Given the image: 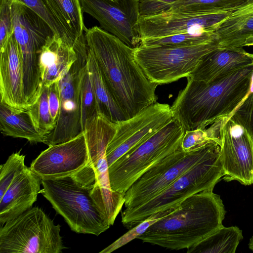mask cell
Masks as SVG:
<instances>
[{
	"label": "cell",
	"mask_w": 253,
	"mask_h": 253,
	"mask_svg": "<svg viewBox=\"0 0 253 253\" xmlns=\"http://www.w3.org/2000/svg\"><path fill=\"white\" fill-rule=\"evenodd\" d=\"M84 35L105 85L126 120L157 102L158 85L144 75L134 58V48L96 26L87 29Z\"/></svg>",
	"instance_id": "cell-1"
},
{
	"label": "cell",
	"mask_w": 253,
	"mask_h": 253,
	"mask_svg": "<svg viewBox=\"0 0 253 253\" xmlns=\"http://www.w3.org/2000/svg\"><path fill=\"white\" fill-rule=\"evenodd\" d=\"M253 74L251 65L209 82L187 77L186 86L171 107L173 118L185 131L229 118L249 93Z\"/></svg>",
	"instance_id": "cell-2"
},
{
	"label": "cell",
	"mask_w": 253,
	"mask_h": 253,
	"mask_svg": "<svg viewBox=\"0 0 253 253\" xmlns=\"http://www.w3.org/2000/svg\"><path fill=\"white\" fill-rule=\"evenodd\" d=\"M220 196L205 190L186 198L137 239L170 250L189 249L223 226Z\"/></svg>",
	"instance_id": "cell-3"
},
{
	"label": "cell",
	"mask_w": 253,
	"mask_h": 253,
	"mask_svg": "<svg viewBox=\"0 0 253 253\" xmlns=\"http://www.w3.org/2000/svg\"><path fill=\"white\" fill-rule=\"evenodd\" d=\"M95 182V171L87 164L74 174L42 179L41 193L72 231L98 236L111 224L91 196Z\"/></svg>",
	"instance_id": "cell-4"
},
{
	"label": "cell",
	"mask_w": 253,
	"mask_h": 253,
	"mask_svg": "<svg viewBox=\"0 0 253 253\" xmlns=\"http://www.w3.org/2000/svg\"><path fill=\"white\" fill-rule=\"evenodd\" d=\"M224 176L220 147L199 161L169 186L146 203L122 212V222L126 228L137 225L151 215L173 209L190 196L212 190Z\"/></svg>",
	"instance_id": "cell-5"
},
{
	"label": "cell",
	"mask_w": 253,
	"mask_h": 253,
	"mask_svg": "<svg viewBox=\"0 0 253 253\" xmlns=\"http://www.w3.org/2000/svg\"><path fill=\"white\" fill-rule=\"evenodd\" d=\"M185 130L173 119L109 167L111 189L125 196L130 186L159 161L181 146Z\"/></svg>",
	"instance_id": "cell-6"
},
{
	"label": "cell",
	"mask_w": 253,
	"mask_h": 253,
	"mask_svg": "<svg viewBox=\"0 0 253 253\" xmlns=\"http://www.w3.org/2000/svg\"><path fill=\"white\" fill-rule=\"evenodd\" d=\"M65 248L60 225L38 207L0 228V253H61Z\"/></svg>",
	"instance_id": "cell-7"
},
{
	"label": "cell",
	"mask_w": 253,
	"mask_h": 253,
	"mask_svg": "<svg viewBox=\"0 0 253 253\" xmlns=\"http://www.w3.org/2000/svg\"><path fill=\"white\" fill-rule=\"evenodd\" d=\"M219 48L217 39L184 47L140 45L133 55L147 79L159 85L188 77L205 55Z\"/></svg>",
	"instance_id": "cell-8"
},
{
	"label": "cell",
	"mask_w": 253,
	"mask_h": 253,
	"mask_svg": "<svg viewBox=\"0 0 253 253\" xmlns=\"http://www.w3.org/2000/svg\"><path fill=\"white\" fill-rule=\"evenodd\" d=\"M12 0L13 35L21 52L24 91L26 102L30 106L37 100L42 88L39 64L40 52L47 39L54 33L32 9Z\"/></svg>",
	"instance_id": "cell-9"
},
{
	"label": "cell",
	"mask_w": 253,
	"mask_h": 253,
	"mask_svg": "<svg viewBox=\"0 0 253 253\" xmlns=\"http://www.w3.org/2000/svg\"><path fill=\"white\" fill-rule=\"evenodd\" d=\"M220 147L216 141H210L189 152L180 146L139 177L125 194V209L140 206L169 186L179 176L202 159Z\"/></svg>",
	"instance_id": "cell-10"
},
{
	"label": "cell",
	"mask_w": 253,
	"mask_h": 253,
	"mask_svg": "<svg viewBox=\"0 0 253 253\" xmlns=\"http://www.w3.org/2000/svg\"><path fill=\"white\" fill-rule=\"evenodd\" d=\"M116 129L117 124L96 114L86 121L84 130L88 151L87 163L92 167L96 175L91 196L107 213L111 225H113L125 203L124 196L111 189L106 155L107 147Z\"/></svg>",
	"instance_id": "cell-11"
},
{
	"label": "cell",
	"mask_w": 253,
	"mask_h": 253,
	"mask_svg": "<svg viewBox=\"0 0 253 253\" xmlns=\"http://www.w3.org/2000/svg\"><path fill=\"white\" fill-rule=\"evenodd\" d=\"M173 118L169 104L156 102L134 117L117 123L116 132L106 149L109 167L148 139Z\"/></svg>",
	"instance_id": "cell-12"
},
{
	"label": "cell",
	"mask_w": 253,
	"mask_h": 253,
	"mask_svg": "<svg viewBox=\"0 0 253 253\" xmlns=\"http://www.w3.org/2000/svg\"><path fill=\"white\" fill-rule=\"evenodd\" d=\"M77 60L59 81L61 104L54 129L44 139L48 146L69 141L83 131L80 92L81 72L87 64L88 47L78 51Z\"/></svg>",
	"instance_id": "cell-13"
},
{
	"label": "cell",
	"mask_w": 253,
	"mask_h": 253,
	"mask_svg": "<svg viewBox=\"0 0 253 253\" xmlns=\"http://www.w3.org/2000/svg\"><path fill=\"white\" fill-rule=\"evenodd\" d=\"M82 10L131 48L141 44L138 0H80Z\"/></svg>",
	"instance_id": "cell-14"
},
{
	"label": "cell",
	"mask_w": 253,
	"mask_h": 253,
	"mask_svg": "<svg viewBox=\"0 0 253 253\" xmlns=\"http://www.w3.org/2000/svg\"><path fill=\"white\" fill-rule=\"evenodd\" d=\"M220 157L227 181L253 183V139L240 125L228 119L219 133Z\"/></svg>",
	"instance_id": "cell-15"
},
{
	"label": "cell",
	"mask_w": 253,
	"mask_h": 253,
	"mask_svg": "<svg viewBox=\"0 0 253 253\" xmlns=\"http://www.w3.org/2000/svg\"><path fill=\"white\" fill-rule=\"evenodd\" d=\"M235 8L193 13L167 12L140 17L139 31L141 41L196 30L215 32Z\"/></svg>",
	"instance_id": "cell-16"
},
{
	"label": "cell",
	"mask_w": 253,
	"mask_h": 253,
	"mask_svg": "<svg viewBox=\"0 0 253 253\" xmlns=\"http://www.w3.org/2000/svg\"><path fill=\"white\" fill-rule=\"evenodd\" d=\"M88 159L84 131L69 141L49 146L30 168L42 179H55L75 174L87 165Z\"/></svg>",
	"instance_id": "cell-17"
},
{
	"label": "cell",
	"mask_w": 253,
	"mask_h": 253,
	"mask_svg": "<svg viewBox=\"0 0 253 253\" xmlns=\"http://www.w3.org/2000/svg\"><path fill=\"white\" fill-rule=\"evenodd\" d=\"M0 102L18 109H28L24 91L22 55L13 34L0 48Z\"/></svg>",
	"instance_id": "cell-18"
},
{
	"label": "cell",
	"mask_w": 253,
	"mask_h": 253,
	"mask_svg": "<svg viewBox=\"0 0 253 253\" xmlns=\"http://www.w3.org/2000/svg\"><path fill=\"white\" fill-rule=\"evenodd\" d=\"M42 179L26 167L0 199V227L32 208L41 192Z\"/></svg>",
	"instance_id": "cell-19"
},
{
	"label": "cell",
	"mask_w": 253,
	"mask_h": 253,
	"mask_svg": "<svg viewBox=\"0 0 253 253\" xmlns=\"http://www.w3.org/2000/svg\"><path fill=\"white\" fill-rule=\"evenodd\" d=\"M76 44L60 36L49 37L42 48L39 56V69L42 86H49L59 81L77 60L78 51L85 44L75 48Z\"/></svg>",
	"instance_id": "cell-20"
},
{
	"label": "cell",
	"mask_w": 253,
	"mask_h": 253,
	"mask_svg": "<svg viewBox=\"0 0 253 253\" xmlns=\"http://www.w3.org/2000/svg\"><path fill=\"white\" fill-rule=\"evenodd\" d=\"M251 65H253V54L246 51L243 47L219 48L205 55L188 77L209 82Z\"/></svg>",
	"instance_id": "cell-21"
},
{
	"label": "cell",
	"mask_w": 253,
	"mask_h": 253,
	"mask_svg": "<svg viewBox=\"0 0 253 253\" xmlns=\"http://www.w3.org/2000/svg\"><path fill=\"white\" fill-rule=\"evenodd\" d=\"M215 34L221 48L253 46V0L236 7Z\"/></svg>",
	"instance_id": "cell-22"
},
{
	"label": "cell",
	"mask_w": 253,
	"mask_h": 253,
	"mask_svg": "<svg viewBox=\"0 0 253 253\" xmlns=\"http://www.w3.org/2000/svg\"><path fill=\"white\" fill-rule=\"evenodd\" d=\"M0 126L5 136L21 138L31 143L43 142L45 137L36 128L28 109H18L0 102Z\"/></svg>",
	"instance_id": "cell-23"
},
{
	"label": "cell",
	"mask_w": 253,
	"mask_h": 253,
	"mask_svg": "<svg viewBox=\"0 0 253 253\" xmlns=\"http://www.w3.org/2000/svg\"><path fill=\"white\" fill-rule=\"evenodd\" d=\"M87 66L94 86L97 114L115 124L126 120L124 114L111 95L96 60L88 49Z\"/></svg>",
	"instance_id": "cell-24"
},
{
	"label": "cell",
	"mask_w": 253,
	"mask_h": 253,
	"mask_svg": "<svg viewBox=\"0 0 253 253\" xmlns=\"http://www.w3.org/2000/svg\"><path fill=\"white\" fill-rule=\"evenodd\" d=\"M243 238L242 231L238 227L223 226L188 249L187 252L235 253Z\"/></svg>",
	"instance_id": "cell-25"
},
{
	"label": "cell",
	"mask_w": 253,
	"mask_h": 253,
	"mask_svg": "<svg viewBox=\"0 0 253 253\" xmlns=\"http://www.w3.org/2000/svg\"><path fill=\"white\" fill-rule=\"evenodd\" d=\"M46 0L55 17L75 40L84 36L87 28L80 0Z\"/></svg>",
	"instance_id": "cell-26"
},
{
	"label": "cell",
	"mask_w": 253,
	"mask_h": 253,
	"mask_svg": "<svg viewBox=\"0 0 253 253\" xmlns=\"http://www.w3.org/2000/svg\"><path fill=\"white\" fill-rule=\"evenodd\" d=\"M216 39H217L215 32L196 30L163 37L143 39L141 41L140 45L184 47L199 44Z\"/></svg>",
	"instance_id": "cell-27"
},
{
	"label": "cell",
	"mask_w": 253,
	"mask_h": 253,
	"mask_svg": "<svg viewBox=\"0 0 253 253\" xmlns=\"http://www.w3.org/2000/svg\"><path fill=\"white\" fill-rule=\"evenodd\" d=\"M247 0H177L167 12L193 13L234 8L243 4Z\"/></svg>",
	"instance_id": "cell-28"
},
{
	"label": "cell",
	"mask_w": 253,
	"mask_h": 253,
	"mask_svg": "<svg viewBox=\"0 0 253 253\" xmlns=\"http://www.w3.org/2000/svg\"><path fill=\"white\" fill-rule=\"evenodd\" d=\"M80 92L81 122L84 131L86 121L97 114L96 98L87 62L81 72Z\"/></svg>",
	"instance_id": "cell-29"
},
{
	"label": "cell",
	"mask_w": 253,
	"mask_h": 253,
	"mask_svg": "<svg viewBox=\"0 0 253 253\" xmlns=\"http://www.w3.org/2000/svg\"><path fill=\"white\" fill-rule=\"evenodd\" d=\"M28 109L37 130L45 137L56 126L50 114L48 86H42L39 97Z\"/></svg>",
	"instance_id": "cell-30"
},
{
	"label": "cell",
	"mask_w": 253,
	"mask_h": 253,
	"mask_svg": "<svg viewBox=\"0 0 253 253\" xmlns=\"http://www.w3.org/2000/svg\"><path fill=\"white\" fill-rule=\"evenodd\" d=\"M26 5L41 17L50 27L55 35L61 37L68 42L75 44L79 39L75 40L65 29L55 17L46 0H13Z\"/></svg>",
	"instance_id": "cell-31"
},
{
	"label": "cell",
	"mask_w": 253,
	"mask_h": 253,
	"mask_svg": "<svg viewBox=\"0 0 253 253\" xmlns=\"http://www.w3.org/2000/svg\"><path fill=\"white\" fill-rule=\"evenodd\" d=\"M174 209V208H173ZM173 209L153 214L132 227L111 245L101 251L100 253H110L124 246L132 240L137 239L155 222L170 213Z\"/></svg>",
	"instance_id": "cell-32"
},
{
	"label": "cell",
	"mask_w": 253,
	"mask_h": 253,
	"mask_svg": "<svg viewBox=\"0 0 253 253\" xmlns=\"http://www.w3.org/2000/svg\"><path fill=\"white\" fill-rule=\"evenodd\" d=\"M20 152L21 150L12 153L0 166V199L14 178L27 167L24 162L25 156Z\"/></svg>",
	"instance_id": "cell-33"
},
{
	"label": "cell",
	"mask_w": 253,
	"mask_h": 253,
	"mask_svg": "<svg viewBox=\"0 0 253 253\" xmlns=\"http://www.w3.org/2000/svg\"><path fill=\"white\" fill-rule=\"evenodd\" d=\"M229 119L242 126L253 139V92L248 93Z\"/></svg>",
	"instance_id": "cell-34"
},
{
	"label": "cell",
	"mask_w": 253,
	"mask_h": 253,
	"mask_svg": "<svg viewBox=\"0 0 253 253\" xmlns=\"http://www.w3.org/2000/svg\"><path fill=\"white\" fill-rule=\"evenodd\" d=\"M12 5V0H0V48L14 33Z\"/></svg>",
	"instance_id": "cell-35"
},
{
	"label": "cell",
	"mask_w": 253,
	"mask_h": 253,
	"mask_svg": "<svg viewBox=\"0 0 253 253\" xmlns=\"http://www.w3.org/2000/svg\"><path fill=\"white\" fill-rule=\"evenodd\" d=\"M177 0H138L140 17L167 12Z\"/></svg>",
	"instance_id": "cell-36"
},
{
	"label": "cell",
	"mask_w": 253,
	"mask_h": 253,
	"mask_svg": "<svg viewBox=\"0 0 253 253\" xmlns=\"http://www.w3.org/2000/svg\"><path fill=\"white\" fill-rule=\"evenodd\" d=\"M48 103L52 119L56 124L61 104L59 81L52 84L48 86Z\"/></svg>",
	"instance_id": "cell-37"
},
{
	"label": "cell",
	"mask_w": 253,
	"mask_h": 253,
	"mask_svg": "<svg viewBox=\"0 0 253 253\" xmlns=\"http://www.w3.org/2000/svg\"><path fill=\"white\" fill-rule=\"evenodd\" d=\"M249 248L253 252V236H252L250 239Z\"/></svg>",
	"instance_id": "cell-38"
},
{
	"label": "cell",
	"mask_w": 253,
	"mask_h": 253,
	"mask_svg": "<svg viewBox=\"0 0 253 253\" xmlns=\"http://www.w3.org/2000/svg\"><path fill=\"white\" fill-rule=\"evenodd\" d=\"M112 0V1H118V0Z\"/></svg>",
	"instance_id": "cell-39"
}]
</instances>
